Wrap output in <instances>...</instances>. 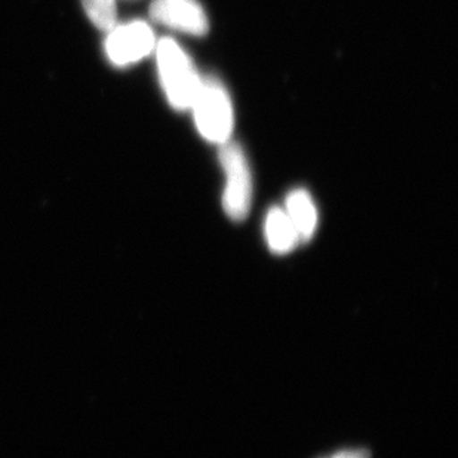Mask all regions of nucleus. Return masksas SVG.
<instances>
[{
    "label": "nucleus",
    "instance_id": "1",
    "mask_svg": "<svg viewBox=\"0 0 458 458\" xmlns=\"http://www.w3.org/2000/svg\"><path fill=\"white\" fill-rule=\"evenodd\" d=\"M156 60L169 104L175 110L191 108L202 82L191 56L175 40L165 38L156 45Z\"/></svg>",
    "mask_w": 458,
    "mask_h": 458
},
{
    "label": "nucleus",
    "instance_id": "2",
    "mask_svg": "<svg viewBox=\"0 0 458 458\" xmlns=\"http://www.w3.org/2000/svg\"><path fill=\"white\" fill-rule=\"evenodd\" d=\"M196 128L209 143L225 144L233 132V106L229 92L218 79L202 78L191 103Z\"/></svg>",
    "mask_w": 458,
    "mask_h": 458
},
{
    "label": "nucleus",
    "instance_id": "3",
    "mask_svg": "<svg viewBox=\"0 0 458 458\" xmlns=\"http://www.w3.org/2000/svg\"><path fill=\"white\" fill-rule=\"evenodd\" d=\"M220 164L225 169L223 208L230 220L242 221L251 209L252 177L247 156L234 141L221 144Z\"/></svg>",
    "mask_w": 458,
    "mask_h": 458
},
{
    "label": "nucleus",
    "instance_id": "4",
    "mask_svg": "<svg viewBox=\"0 0 458 458\" xmlns=\"http://www.w3.org/2000/svg\"><path fill=\"white\" fill-rule=\"evenodd\" d=\"M156 48L155 33L143 21L113 27L106 40V52L113 64L130 65L143 60Z\"/></svg>",
    "mask_w": 458,
    "mask_h": 458
},
{
    "label": "nucleus",
    "instance_id": "5",
    "mask_svg": "<svg viewBox=\"0 0 458 458\" xmlns=\"http://www.w3.org/2000/svg\"><path fill=\"white\" fill-rule=\"evenodd\" d=\"M150 17L189 35L204 36L209 27L207 13L196 0H153Z\"/></svg>",
    "mask_w": 458,
    "mask_h": 458
},
{
    "label": "nucleus",
    "instance_id": "6",
    "mask_svg": "<svg viewBox=\"0 0 458 458\" xmlns=\"http://www.w3.org/2000/svg\"><path fill=\"white\" fill-rule=\"evenodd\" d=\"M264 234L273 254H290L300 243V236L293 221L282 208H272L264 221Z\"/></svg>",
    "mask_w": 458,
    "mask_h": 458
},
{
    "label": "nucleus",
    "instance_id": "7",
    "mask_svg": "<svg viewBox=\"0 0 458 458\" xmlns=\"http://www.w3.org/2000/svg\"><path fill=\"white\" fill-rule=\"evenodd\" d=\"M285 211L300 236V242H309L318 227V209L304 189H295L286 196Z\"/></svg>",
    "mask_w": 458,
    "mask_h": 458
},
{
    "label": "nucleus",
    "instance_id": "8",
    "mask_svg": "<svg viewBox=\"0 0 458 458\" xmlns=\"http://www.w3.org/2000/svg\"><path fill=\"white\" fill-rule=\"evenodd\" d=\"M88 17L100 30L110 31L116 27V0H82Z\"/></svg>",
    "mask_w": 458,
    "mask_h": 458
},
{
    "label": "nucleus",
    "instance_id": "9",
    "mask_svg": "<svg viewBox=\"0 0 458 458\" xmlns=\"http://www.w3.org/2000/svg\"><path fill=\"white\" fill-rule=\"evenodd\" d=\"M328 458H371V454L367 450H346L340 451L337 454L331 455Z\"/></svg>",
    "mask_w": 458,
    "mask_h": 458
}]
</instances>
